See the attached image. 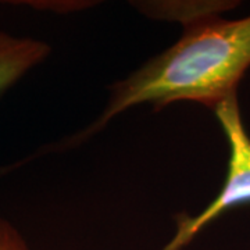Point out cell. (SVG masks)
I'll return each instance as SVG.
<instances>
[{
    "label": "cell",
    "instance_id": "1",
    "mask_svg": "<svg viewBox=\"0 0 250 250\" xmlns=\"http://www.w3.org/2000/svg\"><path fill=\"white\" fill-rule=\"evenodd\" d=\"M250 67V16L224 20L205 14L184 24L177 43L110 86L102 114L86 128L50 146L65 150L86 142L125 110L150 104L153 110L175 102H196L214 110L236 95Z\"/></svg>",
    "mask_w": 250,
    "mask_h": 250
},
{
    "label": "cell",
    "instance_id": "2",
    "mask_svg": "<svg viewBox=\"0 0 250 250\" xmlns=\"http://www.w3.org/2000/svg\"><path fill=\"white\" fill-rule=\"evenodd\" d=\"M50 52L45 41L0 31V98L45 62Z\"/></svg>",
    "mask_w": 250,
    "mask_h": 250
},
{
    "label": "cell",
    "instance_id": "3",
    "mask_svg": "<svg viewBox=\"0 0 250 250\" xmlns=\"http://www.w3.org/2000/svg\"><path fill=\"white\" fill-rule=\"evenodd\" d=\"M0 250H31L21 233L3 217H0Z\"/></svg>",
    "mask_w": 250,
    "mask_h": 250
}]
</instances>
